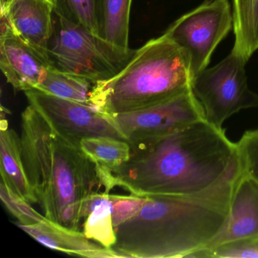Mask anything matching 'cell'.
<instances>
[{
    "instance_id": "cell-1",
    "label": "cell",
    "mask_w": 258,
    "mask_h": 258,
    "mask_svg": "<svg viewBox=\"0 0 258 258\" xmlns=\"http://www.w3.org/2000/svg\"><path fill=\"white\" fill-rule=\"evenodd\" d=\"M242 170L237 155L224 175L203 191L146 196L142 209L115 228L111 249L120 258L188 257L226 226Z\"/></svg>"
},
{
    "instance_id": "cell-2",
    "label": "cell",
    "mask_w": 258,
    "mask_h": 258,
    "mask_svg": "<svg viewBox=\"0 0 258 258\" xmlns=\"http://www.w3.org/2000/svg\"><path fill=\"white\" fill-rule=\"evenodd\" d=\"M111 172L115 186L139 196L199 192L217 182L235 159L236 143L206 119L146 144Z\"/></svg>"
},
{
    "instance_id": "cell-3",
    "label": "cell",
    "mask_w": 258,
    "mask_h": 258,
    "mask_svg": "<svg viewBox=\"0 0 258 258\" xmlns=\"http://www.w3.org/2000/svg\"><path fill=\"white\" fill-rule=\"evenodd\" d=\"M20 137L27 176L43 215L80 230L89 199L109 186L111 172L93 163L30 105L22 114Z\"/></svg>"
},
{
    "instance_id": "cell-4",
    "label": "cell",
    "mask_w": 258,
    "mask_h": 258,
    "mask_svg": "<svg viewBox=\"0 0 258 258\" xmlns=\"http://www.w3.org/2000/svg\"><path fill=\"white\" fill-rule=\"evenodd\" d=\"M189 57L165 34L148 41L111 79L95 83L90 105L108 115L140 111L192 90Z\"/></svg>"
},
{
    "instance_id": "cell-5",
    "label": "cell",
    "mask_w": 258,
    "mask_h": 258,
    "mask_svg": "<svg viewBox=\"0 0 258 258\" xmlns=\"http://www.w3.org/2000/svg\"><path fill=\"white\" fill-rule=\"evenodd\" d=\"M55 16L48 54L61 72L95 83L108 81L128 64L135 52L136 49L116 46L81 25Z\"/></svg>"
},
{
    "instance_id": "cell-6",
    "label": "cell",
    "mask_w": 258,
    "mask_h": 258,
    "mask_svg": "<svg viewBox=\"0 0 258 258\" xmlns=\"http://www.w3.org/2000/svg\"><path fill=\"white\" fill-rule=\"evenodd\" d=\"M247 60L235 51L193 78L191 89L202 104L205 119L219 129L241 110L258 107V95L249 88Z\"/></svg>"
},
{
    "instance_id": "cell-7",
    "label": "cell",
    "mask_w": 258,
    "mask_h": 258,
    "mask_svg": "<svg viewBox=\"0 0 258 258\" xmlns=\"http://www.w3.org/2000/svg\"><path fill=\"white\" fill-rule=\"evenodd\" d=\"M232 28L229 0H207L175 21L164 34L188 54L194 78L208 68L213 52Z\"/></svg>"
},
{
    "instance_id": "cell-8",
    "label": "cell",
    "mask_w": 258,
    "mask_h": 258,
    "mask_svg": "<svg viewBox=\"0 0 258 258\" xmlns=\"http://www.w3.org/2000/svg\"><path fill=\"white\" fill-rule=\"evenodd\" d=\"M30 105L37 109L60 135L75 144L83 139L110 137L126 141L112 117L96 107L58 97L37 89L25 92Z\"/></svg>"
},
{
    "instance_id": "cell-9",
    "label": "cell",
    "mask_w": 258,
    "mask_h": 258,
    "mask_svg": "<svg viewBox=\"0 0 258 258\" xmlns=\"http://www.w3.org/2000/svg\"><path fill=\"white\" fill-rule=\"evenodd\" d=\"M111 117L131 146L150 143L205 119L202 104L192 90L140 111Z\"/></svg>"
},
{
    "instance_id": "cell-10",
    "label": "cell",
    "mask_w": 258,
    "mask_h": 258,
    "mask_svg": "<svg viewBox=\"0 0 258 258\" xmlns=\"http://www.w3.org/2000/svg\"><path fill=\"white\" fill-rule=\"evenodd\" d=\"M53 66L49 55L24 41L1 20L0 68L16 91L38 88Z\"/></svg>"
},
{
    "instance_id": "cell-11",
    "label": "cell",
    "mask_w": 258,
    "mask_h": 258,
    "mask_svg": "<svg viewBox=\"0 0 258 258\" xmlns=\"http://www.w3.org/2000/svg\"><path fill=\"white\" fill-rule=\"evenodd\" d=\"M53 0L1 1V20L24 41L48 54L54 31Z\"/></svg>"
},
{
    "instance_id": "cell-12",
    "label": "cell",
    "mask_w": 258,
    "mask_h": 258,
    "mask_svg": "<svg viewBox=\"0 0 258 258\" xmlns=\"http://www.w3.org/2000/svg\"><path fill=\"white\" fill-rule=\"evenodd\" d=\"M241 240L258 241V182L244 170L234 189L226 226L204 248Z\"/></svg>"
},
{
    "instance_id": "cell-13",
    "label": "cell",
    "mask_w": 258,
    "mask_h": 258,
    "mask_svg": "<svg viewBox=\"0 0 258 258\" xmlns=\"http://www.w3.org/2000/svg\"><path fill=\"white\" fill-rule=\"evenodd\" d=\"M18 226L46 247L68 254L86 257H120L114 250L87 238L84 232L68 229L49 220L37 224H18Z\"/></svg>"
},
{
    "instance_id": "cell-14",
    "label": "cell",
    "mask_w": 258,
    "mask_h": 258,
    "mask_svg": "<svg viewBox=\"0 0 258 258\" xmlns=\"http://www.w3.org/2000/svg\"><path fill=\"white\" fill-rule=\"evenodd\" d=\"M0 171L1 182L19 197L30 204L38 202L28 180L22 157V140L7 120H1L0 131Z\"/></svg>"
},
{
    "instance_id": "cell-15",
    "label": "cell",
    "mask_w": 258,
    "mask_h": 258,
    "mask_svg": "<svg viewBox=\"0 0 258 258\" xmlns=\"http://www.w3.org/2000/svg\"><path fill=\"white\" fill-rule=\"evenodd\" d=\"M110 191L105 189L94 193L89 199L82 231L87 238L108 248H111L116 241Z\"/></svg>"
},
{
    "instance_id": "cell-16",
    "label": "cell",
    "mask_w": 258,
    "mask_h": 258,
    "mask_svg": "<svg viewBox=\"0 0 258 258\" xmlns=\"http://www.w3.org/2000/svg\"><path fill=\"white\" fill-rule=\"evenodd\" d=\"M133 0H99V34L122 48L129 47L130 16Z\"/></svg>"
},
{
    "instance_id": "cell-17",
    "label": "cell",
    "mask_w": 258,
    "mask_h": 258,
    "mask_svg": "<svg viewBox=\"0 0 258 258\" xmlns=\"http://www.w3.org/2000/svg\"><path fill=\"white\" fill-rule=\"evenodd\" d=\"M235 44L247 61L258 49V0H232Z\"/></svg>"
},
{
    "instance_id": "cell-18",
    "label": "cell",
    "mask_w": 258,
    "mask_h": 258,
    "mask_svg": "<svg viewBox=\"0 0 258 258\" xmlns=\"http://www.w3.org/2000/svg\"><path fill=\"white\" fill-rule=\"evenodd\" d=\"M80 147L95 164L112 171L131 158V145L127 141L110 137L83 139Z\"/></svg>"
},
{
    "instance_id": "cell-19",
    "label": "cell",
    "mask_w": 258,
    "mask_h": 258,
    "mask_svg": "<svg viewBox=\"0 0 258 258\" xmlns=\"http://www.w3.org/2000/svg\"><path fill=\"white\" fill-rule=\"evenodd\" d=\"M95 82L61 72L55 66L51 68L37 90L58 97L90 105V96Z\"/></svg>"
},
{
    "instance_id": "cell-20",
    "label": "cell",
    "mask_w": 258,
    "mask_h": 258,
    "mask_svg": "<svg viewBox=\"0 0 258 258\" xmlns=\"http://www.w3.org/2000/svg\"><path fill=\"white\" fill-rule=\"evenodd\" d=\"M53 3L56 16L99 34V0H53Z\"/></svg>"
},
{
    "instance_id": "cell-21",
    "label": "cell",
    "mask_w": 258,
    "mask_h": 258,
    "mask_svg": "<svg viewBox=\"0 0 258 258\" xmlns=\"http://www.w3.org/2000/svg\"><path fill=\"white\" fill-rule=\"evenodd\" d=\"M188 257L258 258V241H231L213 248L201 249L191 253Z\"/></svg>"
},
{
    "instance_id": "cell-22",
    "label": "cell",
    "mask_w": 258,
    "mask_h": 258,
    "mask_svg": "<svg viewBox=\"0 0 258 258\" xmlns=\"http://www.w3.org/2000/svg\"><path fill=\"white\" fill-rule=\"evenodd\" d=\"M0 196L9 211L19 220V224L30 226L47 220L35 211L31 204L12 192L3 182L0 183Z\"/></svg>"
},
{
    "instance_id": "cell-23",
    "label": "cell",
    "mask_w": 258,
    "mask_h": 258,
    "mask_svg": "<svg viewBox=\"0 0 258 258\" xmlns=\"http://www.w3.org/2000/svg\"><path fill=\"white\" fill-rule=\"evenodd\" d=\"M236 147L244 173L258 182V129L244 133Z\"/></svg>"
},
{
    "instance_id": "cell-24",
    "label": "cell",
    "mask_w": 258,
    "mask_h": 258,
    "mask_svg": "<svg viewBox=\"0 0 258 258\" xmlns=\"http://www.w3.org/2000/svg\"><path fill=\"white\" fill-rule=\"evenodd\" d=\"M111 202V216L114 229L123 222L131 218L143 208L146 202V196L110 195Z\"/></svg>"
}]
</instances>
